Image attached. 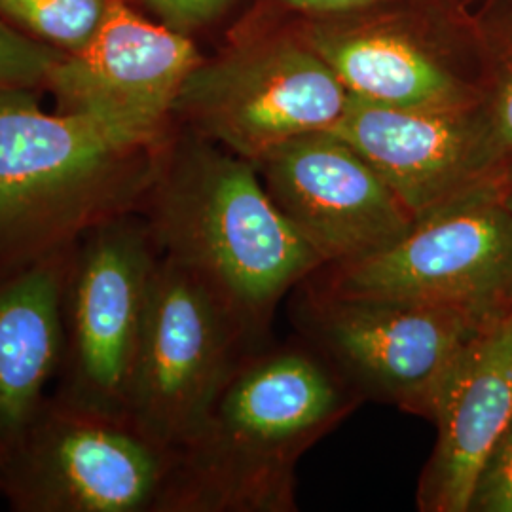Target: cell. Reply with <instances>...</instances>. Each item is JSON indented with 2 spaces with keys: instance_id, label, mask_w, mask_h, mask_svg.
Masks as SVG:
<instances>
[{
  "instance_id": "6",
  "label": "cell",
  "mask_w": 512,
  "mask_h": 512,
  "mask_svg": "<svg viewBox=\"0 0 512 512\" xmlns=\"http://www.w3.org/2000/svg\"><path fill=\"white\" fill-rule=\"evenodd\" d=\"M175 456L128 418L48 397L0 467L16 512L165 511Z\"/></svg>"
},
{
  "instance_id": "12",
  "label": "cell",
  "mask_w": 512,
  "mask_h": 512,
  "mask_svg": "<svg viewBox=\"0 0 512 512\" xmlns=\"http://www.w3.org/2000/svg\"><path fill=\"white\" fill-rule=\"evenodd\" d=\"M421 219L497 177L486 164L478 103L461 109L385 107L349 95L334 128Z\"/></svg>"
},
{
  "instance_id": "22",
  "label": "cell",
  "mask_w": 512,
  "mask_h": 512,
  "mask_svg": "<svg viewBox=\"0 0 512 512\" xmlns=\"http://www.w3.org/2000/svg\"><path fill=\"white\" fill-rule=\"evenodd\" d=\"M499 192L503 203L512 211V162L499 173Z\"/></svg>"
},
{
  "instance_id": "13",
  "label": "cell",
  "mask_w": 512,
  "mask_h": 512,
  "mask_svg": "<svg viewBox=\"0 0 512 512\" xmlns=\"http://www.w3.org/2000/svg\"><path fill=\"white\" fill-rule=\"evenodd\" d=\"M427 418L437 442L421 476V511L469 512L478 476L512 423V315L459 351Z\"/></svg>"
},
{
  "instance_id": "10",
  "label": "cell",
  "mask_w": 512,
  "mask_h": 512,
  "mask_svg": "<svg viewBox=\"0 0 512 512\" xmlns=\"http://www.w3.org/2000/svg\"><path fill=\"white\" fill-rule=\"evenodd\" d=\"M202 57L179 31L135 14L124 0L109 12L92 40L63 54L44 88L59 112L93 118L147 147H162L175 101Z\"/></svg>"
},
{
  "instance_id": "8",
  "label": "cell",
  "mask_w": 512,
  "mask_h": 512,
  "mask_svg": "<svg viewBox=\"0 0 512 512\" xmlns=\"http://www.w3.org/2000/svg\"><path fill=\"white\" fill-rule=\"evenodd\" d=\"M348 99L306 38L266 37L202 59L181 88L173 118L255 162L287 139L334 128Z\"/></svg>"
},
{
  "instance_id": "1",
  "label": "cell",
  "mask_w": 512,
  "mask_h": 512,
  "mask_svg": "<svg viewBox=\"0 0 512 512\" xmlns=\"http://www.w3.org/2000/svg\"><path fill=\"white\" fill-rule=\"evenodd\" d=\"M139 211L160 255L198 275L247 329L325 264L255 164L194 133L173 150L164 145Z\"/></svg>"
},
{
  "instance_id": "18",
  "label": "cell",
  "mask_w": 512,
  "mask_h": 512,
  "mask_svg": "<svg viewBox=\"0 0 512 512\" xmlns=\"http://www.w3.org/2000/svg\"><path fill=\"white\" fill-rule=\"evenodd\" d=\"M65 52L25 37L0 19V90H35L44 86Z\"/></svg>"
},
{
  "instance_id": "11",
  "label": "cell",
  "mask_w": 512,
  "mask_h": 512,
  "mask_svg": "<svg viewBox=\"0 0 512 512\" xmlns=\"http://www.w3.org/2000/svg\"><path fill=\"white\" fill-rule=\"evenodd\" d=\"M311 321L319 340L374 395L427 416L440 380L480 327L437 304L323 291Z\"/></svg>"
},
{
  "instance_id": "20",
  "label": "cell",
  "mask_w": 512,
  "mask_h": 512,
  "mask_svg": "<svg viewBox=\"0 0 512 512\" xmlns=\"http://www.w3.org/2000/svg\"><path fill=\"white\" fill-rule=\"evenodd\" d=\"M165 27L188 35L220 18L232 0H145Z\"/></svg>"
},
{
  "instance_id": "7",
  "label": "cell",
  "mask_w": 512,
  "mask_h": 512,
  "mask_svg": "<svg viewBox=\"0 0 512 512\" xmlns=\"http://www.w3.org/2000/svg\"><path fill=\"white\" fill-rule=\"evenodd\" d=\"M160 251L141 211L97 224L71 249L55 397L126 418L131 370Z\"/></svg>"
},
{
  "instance_id": "19",
  "label": "cell",
  "mask_w": 512,
  "mask_h": 512,
  "mask_svg": "<svg viewBox=\"0 0 512 512\" xmlns=\"http://www.w3.org/2000/svg\"><path fill=\"white\" fill-rule=\"evenodd\" d=\"M471 511L512 512V423L478 476Z\"/></svg>"
},
{
  "instance_id": "15",
  "label": "cell",
  "mask_w": 512,
  "mask_h": 512,
  "mask_svg": "<svg viewBox=\"0 0 512 512\" xmlns=\"http://www.w3.org/2000/svg\"><path fill=\"white\" fill-rule=\"evenodd\" d=\"M304 38L353 97L403 109H461L480 101V80L459 74L397 29L317 23Z\"/></svg>"
},
{
  "instance_id": "16",
  "label": "cell",
  "mask_w": 512,
  "mask_h": 512,
  "mask_svg": "<svg viewBox=\"0 0 512 512\" xmlns=\"http://www.w3.org/2000/svg\"><path fill=\"white\" fill-rule=\"evenodd\" d=\"M109 6L110 0H0V16L73 54L92 40Z\"/></svg>"
},
{
  "instance_id": "21",
  "label": "cell",
  "mask_w": 512,
  "mask_h": 512,
  "mask_svg": "<svg viewBox=\"0 0 512 512\" xmlns=\"http://www.w3.org/2000/svg\"><path fill=\"white\" fill-rule=\"evenodd\" d=\"M285 2L311 14H346V12L370 8L384 0H285Z\"/></svg>"
},
{
  "instance_id": "5",
  "label": "cell",
  "mask_w": 512,
  "mask_h": 512,
  "mask_svg": "<svg viewBox=\"0 0 512 512\" xmlns=\"http://www.w3.org/2000/svg\"><path fill=\"white\" fill-rule=\"evenodd\" d=\"M325 291L461 311L490 329L512 315V211L499 175L416 219L382 253L336 266Z\"/></svg>"
},
{
  "instance_id": "9",
  "label": "cell",
  "mask_w": 512,
  "mask_h": 512,
  "mask_svg": "<svg viewBox=\"0 0 512 512\" xmlns=\"http://www.w3.org/2000/svg\"><path fill=\"white\" fill-rule=\"evenodd\" d=\"M253 164L283 217L332 268L382 253L416 222L380 173L332 129L287 139Z\"/></svg>"
},
{
  "instance_id": "14",
  "label": "cell",
  "mask_w": 512,
  "mask_h": 512,
  "mask_svg": "<svg viewBox=\"0 0 512 512\" xmlns=\"http://www.w3.org/2000/svg\"><path fill=\"white\" fill-rule=\"evenodd\" d=\"M71 249L0 277V467L18 450L59 376Z\"/></svg>"
},
{
  "instance_id": "17",
  "label": "cell",
  "mask_w": 512,
  "mask_h": 512,
  "mask_svg": "<svg viewBox=\"0 0 512 512\" xmlns=\"http://www.w3.org/2000/svg\"><path fill=\"white\" fill-rule=\"evenodd\" d=\"M478 114L486 164L499 175L512 162V31L488 61Z\"/></svg>"
},
{
  "instance_id": "3",
  "label": "cell",
  "mask_w": 512,
  "mask_h": 512,
  "mask_svg": "<svg viewBox=\"0 0 512 512\" xmlns=\"http://www.w3.org/2000/svg\"><path fill=\"white\" fill-rule=\"evenodd\" d=\"M348 408L327 366L304 351L241 363L175 459L165 511L289 509L294 461Z\"/></svg>"
},
{
  "instance_id": "2",
  "label": "cell",
  "mask_w": 512,
  "mask_h": 512,
  "mask_svg": "<svg viewBox=\"0 0 512 512\" xmlns=\"http://www.w3.org/2000/svg\"><path fill=\"white\" fill-rule=\"evenodd\" d=\"M162 147L0 90V277L69 251L97 224L139 211Z\"/></svg>"
},
{
  "instance_id": "4",
  "label": "cell",
  "mask_w": 512,
  "mask_h": 512,
  "mask_svg": "<svg viewBox=\"0 0 512 512\" xmlns=\"http://www.w3.org/2000/svg\"><path fill=\"white\" fill-rule=\"evenodd\" d=\"M245 323L198 275L160 255L131 370L126 418L175 459L202 435L241 365Z\"/></svg>"
}]
</instances>
